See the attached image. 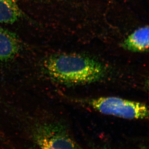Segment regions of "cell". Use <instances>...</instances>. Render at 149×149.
I'll list each match as a JSON object with an SVG mask.
<instances>
[{"label":"cell","mask_w":149,"mask_h":149,"mask_svg":"<svg viewBox=\"0 0 149 149\" xmlns=\"http://www.w3.org/2000/svg\"><path fill=\"white\" fill-rule=\"evenodd\" d=\"M87 103L103 114L128 119H144L149 117L148 107L140 102L109 97L91 99Z\"/></svg>","instance_id":"cell-3"},{"label":"cell","mask_w":149,"mask_h":149,"mask_svg":"<svg viewBox=\"0 0 149 149\" xmlns=\"http://www.w3.org/2000/svg\"><path fill=\"white\" fill-rule=\"evenodd\" d=\"M22 16L15 0H0V23L12 24Z\"/></svg>","instance_id":"cell-6"},{"label":"cell","mask_w":149,"mask_h":149,"mask_svg":"<svg viewBox=\"0 0 149 149\" xmlns=\"http://www.w3.org/2000/svg\"><path fill=\"white\" fill-rule=\"evenodd\" d=\"M21 49V43L16 35L0 26V63L10 61Z\"/></svg>","instance_id":"cell-4"},{"label":"cell","mask_w":149,"mask_h":149,"mask_svg":"<svg viewBox=\"0 0 149 149\" xmlns=\"http://www.w3.org/2000/svg\"><path fill=\"white\" fill-rule=\"evenodd\" d=\"M31 134L39 149H81L61 123L37 121L31 127Z\"/></svg>","instance_id":"cell-2"},{"label":"cell","mask_w":149,"mask_h":149,"mask_svg":"<svg viewBox=\"0 0 149 149\" xmlns=\"http://www.w3.org/2000/svg\"><path fill=\"white\" fill-rule=\"evenodd\" d=\"M43 72L54 81L65 85H80L97 82L105 77L107 69L102 63L79 54H58L44 60Z\"/></svg>","instance_id":"cell-1"},{"label":"cell","mask_w":149,"mask_h":149,"mask_svg":"<svg viewBox=\"0 0 149 149\" xmlns=\"http://www.w3.org/2000/svg\"><path fill=\"white\" fill-rule=\"evenodd\" d=\"M100 149H109L107 148H100Z\"/></svg>","instance_id":"cell-7"},{"label":"cell","mask_w":149,"mask_h":149,"mask_svg":"<svg viewBox=\"0 0 149 149\" xmlns=\"http://www.w3.org/2000/svg\"><path fill=\"white\" fill-rule=\"evenodd\" d=\"M149 27L145 26L135 30L124 40L122 47L125 49L134 52H143L148 50Z\"/></svg>","instance_id":"cell-5"}]
</instances>
